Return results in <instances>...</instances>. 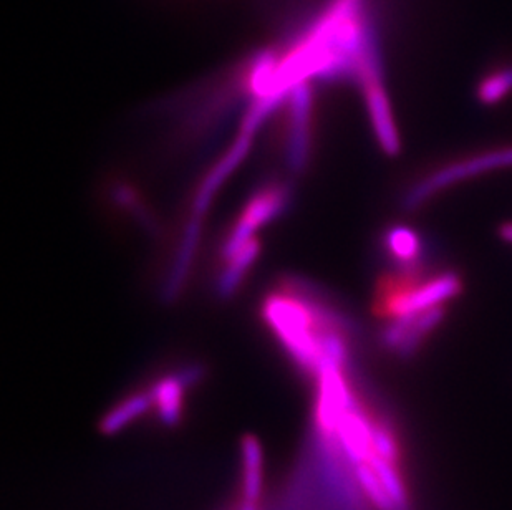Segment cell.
Here are the masks:
<instances>
[{
	"label": "cell",
	"mask_w": 512,
	"mask_h": 510,
	"mask_svg": "<svg viewBox=\"0 0 512 510\" xmlns=\"http://www.w3.org/2000/svg\"><path fill=\"white\" fill-rule=\"evenodd\" d=\"M512 92V68L503 70V72L494 73L489 75L481 87H479L478 95L481 102L486 105H493L508 97Z\"/></svg>",
	"instance_id": "2e32d148"
},
{
	"label": "cell",
	"mask_w": 512,
	"mask_h": 510,
	"mask_svg": "<svg viewBox=\"0 0 512 510\" xmlns=\"http://www.w3.org/2000/svg\"><path fill=\"white\" fill-rule=\"evenodd\" d=\"M261 251V246L256 239H252L249 244L242 247L241 251L236 255H232L231 259L226 260V267L219 274L218 282H216V292L221 299H229L236 294L239 285L246 277L247 272L251 269L254 260L257 259Z\"/></svg>",
	"instance_id": "9c48e42d"
},
{
	"label": "cell",
	"mask_w": 512,
	"mask_h": 510,
	"mask_svg": "<svg viewBox=\"0 0 512 510\" xmlns=\"http://www.w3.org/2000/svg\"><path fill=\"white\" fill-rule=\"evenodd\" d=\"M252 138L254 135L241 131V136L234 141V145L231 146V150L228 154L221 158L216 166L209 171L208 176L204 178L203 183L199 186L198 193L194 196L193 201V212L191 216L201 217L203 219L204 212L208 211L211 199L214 194L218 193V189L221 188V184L226 181L229 174L244 161L247 153L251 150Z\"/></svg>",
	"instance_id": "5b68a950"
},
{
	"label": "cell",
	"mask_w": 512,
	"mask_h": 510,
	"mask_svg": "<svg viewBox=\"0 0 512 510\" xmlns=\"http://www.w3.org/2000/svg\"><path fill=\"white\" fill-rule=\"evenodd\" d=\"M387 249L395 259L403 264H413L421 252V241L415 231L410 227H393L387 232Z\"/></svg>",
	"instance_id": "5bb4252c"
},
{
	"label": "cell",
	"mask_w": 512,
	"mask_h": 510,
	"mask_svg": "<svg viewBox=\"0 0 512 510\" xmlns=\"http://www.w3.org/2000/svg\"><path fill=\"white\" fill-rule=\"evenodd\" d=\"M292 201V188L287 183L269 184L257 191L242 212L241 219L232 227L221 247L224 260L231 259L242 247L254 239L257 229L266 226L284 214Z\"/></svg>",
	"instance_id": "3957f363"
},
{
	"label": "cell",
	"mask_w": 512,
	"mask_h": 510,
	"mask_svg": "<svg viewBox=\"0 0 512 510\" xmlns=\"http://www.w3.org/2000/svg\"><path fill=\"white\" fill-rule=\"evenodd\" d=\"M188 386L181 380L179 373L163 376L161 380L156 381L155 386L151 388V398L153 405L158 409V416L166 426H176L181 419L183 411L184 390Z\"/></svg>",
	"instance_id": "ba28073f"
},
{
	"label": "cell",
	"mask_w": 512,
	"mask_h": 510,
	"mask_svg": "<svg viewBox=\"0 0 512 510\" xmlns=\"http://www.w3.org/2000/svg\"><path fill=\"white\" fill-rule=\"evenodd\" d=\"M445 315L446 307H435L425 310V312L416 313L405 338L401 340L400 345L395 350V355L400 357L401 360L415 357L416 352L423 347L426 338L430 337L431 333L440 327Z\"/></svg>",
	"instance_id": "30bf717a"
},
{
	"label": "cell",
	"mask_w": 512,
	"mask_h": 510,
	"mask_svg": "<svg viewBox=\"0 0 512 510\" xmlns=\"http://www.w3.org/2000/svg\"><path fill=\"white\" fill-rule=\"evenodd\" d=\"M368 115L372 120L373 131L377 136L378 145L388 156H398L401 151L400 136L393 120L392 108L388 103L382 83H372L363 88Z\"/></svg>",
	"instance_id": "8992f818"
},
{
	"label": "cell",
	"mask_w": 512,
	"mask_h": 510,
	"mask_svg": "<svg viewBox=\"0 0 512 510\" xmlns=\"http://www.w3.org/2000/svg\"><path fill=\"white\" fill-rule=\"evenodd\" d=\"M373 456L385 459V461L397 464L400 459V449H398L397 438L395 434L383 426V424H375L373 426Z\"/></svg>",
	"instance_id": "e0dca14e"
},
{
	"label": "cell",
	"mask_w": 512,
	"mask_h": 510,
	"mask_svg": "<svg viewBox=\"0 0 512 510\" xmlns=\"http://www.w3.org/2000/svg\"><path fill=\"white\" fill-rule=\"evenodd\" d=\"M355 476H357L358 486L362 487L363 494L368 497V501L372 502L373 506L378 510H397V507L393 506L392 499L388 497L377 472L373 471V467L368 462L357 466Z\"/></svg>",
	"instance_id": "9a60e30c"
},
{
	"label": "cell",
	"mask_w": 512,
	"mask_h": 510,
	"mask_svg": "<svg viewBox=\"0 0 512 510\" xmlns=\"http://www.w3.org/2000/svg\"><path fill=\"white\" fill-rule=\"evenodd\" d=\"M373 426L375 424L367 418V414L362 413L357 403L340 419L334 436L345 458L355 467L368 462L373 456Z\"/></svg>",
	"instance_id": "277c9868"
},
{
	"label": "cell",
	"mask_w": 512,
	"mask_h": 510,
	"mask_svg": "<svg viewBox=\"0 0 512 510\" xmlns=\"http://www.w3.org/2000/svg\"><path fill=\"white\" fill-rule=\"evenodd\" d=\"M151 405H153V398H151L150 391L131 395L103 418L102 424H100L102 433L108 434V436L118 433L131 421H135L136 418H140L141 414H145Z\"/></svg>",
	"instance_id": "7c38bea8"
},
{
	"label": "cell",
	"mask_w": 512,
	"mask_h": 510,
	"mask_svg": "<svg viewBox=\"0 0 512 510\" xmlns=\"http://www.w3.org/2000/svg\"><path fill=\"white\" fill-rule=\"evenodd\" d=\"M242 459H244V501L257 502L262 494L261 443L254 436L242 439Z\"/></svg>",
	"instance_id": "8fae6325"
},
{
	"label": "cell",
	"mask_w": 512,
	"mask_h": 510,
	"mask_svg": "<svg viewBox=\"0 0 512 510\" xmlns=\"http://www.w3.org/2000/svg\"><path fill=\"white\" fill-rule=\"evenodd\" d=\"M199 237H201V217L191 216L184 229L183 239L179 242L170 274L163 285V299L166 302H174L183 292L184 282L198 249Z\"/></svg>",
	"instance_id": "52a82bcc"
},
{
	"label": "cell",
	"mask_w": 512,
	"mask_h": 510,
	"mask_svg": "<svg viewBox=\"0 0 512 510\" xmlns=\"http://www.w3.org/2000/svg\"><path fill=\"white\" fill-rule=\"evenodd\" d=\"M239 510H257L256 502L244 501V504H242Z\"/></svg>",
	"instance_id": "d6986e66"
},
{
	"label": "cell",
	"mask_w": 512,
	"mask_h": 510,
	"mask_svg": "<svg viewBox=\"0 0 512 510\" xmlns=\"http://www.w3.org/2000/svg\"><path fill=\"white\" fill-rule=\"evenodd\" d=\"M463 290V280L456 272H443L413 287H385L382 295V312L385 317L416 315L430 308L445 307Z\"/></svg>",
	"instance_id": "7a4b0ae2"
},
{
	"label": "cell",
	"mask_w": 512,
	"mask_h": 510,
	"mask_svg": "<svg viewBox=\"0 0 512 510\" xmlns=\"http://www.w3.org/2000/svg\"><path fill=\"white\" fill-rule=\"evenodd\" d=\"M368 464L373 467V471L377 472L380 477L388 497L392 499L393 506L397 510H410V496H408V489H406L403 477L398 472L397 464L385 461V459L372 456L368 459Z\"/></svg>",
	"instance_id": "4fadbf2b"
},
{
	"label": "cell",
	"mask_w": 512,
	"mask_h": 510,
	"mask_svg": "<svg viewBox=\"0 0 512 510\" xmlns=\"http://www.w3.org/2000/svg\"><path fill=\"white\" fill-rule=\"evenodd\" d=\"M506 168H512V146L501 150L484 151L453 161L436 168L411 184L401 198V206L406 211H418L445 189L453 188L456 184L464 183L481 174Z\"/></svg>",
	"instance_id": "6da1fadb"
},
{
	"label": "cell",
	"mask_w": 512,
	"mask_h": 510,
	"mask_svg": "<svg viewBox=\"0 0 512 510\" xmlns=\"http://www.w3.org/2000/svg\"><path fill=\"white\" fill-rule=\"evenodd\" d=\"M501 236H503L504 241L512 244V222H508V224L501 227Z\"/></svg>",
	"instance_id": "ac0fdd59"
}]
</instances>
